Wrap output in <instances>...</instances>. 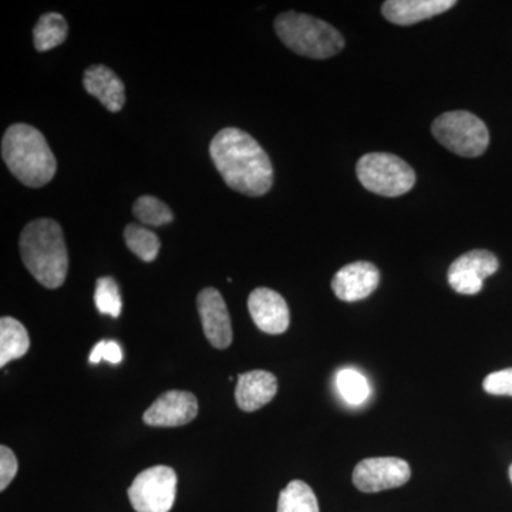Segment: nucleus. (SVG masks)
<instances>
[{"instance_id":"dca6fc26","label":"nucleus","mask_w":512,"mask_h":512,"mask_svg":"<svg viewBox=\"0 0 512 512\" xmlns=\"http://www.w3.org/2000/svg\"><path fill=\"white\" fill-rule=\"evenodd\" d=\"M278 392V379L265 370H252L238 376L235 399L239 409L255 412L274 399Z\"/></svg>"},{"instance_id":"423d86ee","label":"nucleus","mask_w":512,"mask_h":512,"mask_svg":"<svg viewBox=\"0 0 512 512\" xmlns=\"http://www.w3.org/2000/svg\"><path fill=\"white\" fill-rule=\"evenodd\" d=\"M356 174L367 191L387 198L400 197L416 184L413 168L389 153L365 154L357 161Z\"/></svg>"},{"instance_id":"7ed1b4c3","label":"nucleus","mask_w":512,"mask_h":512,"mask_svg":"<svg viewBox=\"0 0 512 512\" xmlns=\"http://www.w3.org/2000/svg\"><path fill=\"white\" fill-rule=\"evenodd\" d=\"M2 158L10 173L30 188L43 187L57 170L55 154L45 136L29 124H13L2 138Z\"/></svg>"},{"instance_id":"ddd939ff","label":"nucleus","mask_w":512,"mask_h":512,"mask_svg":"<svg viewBox=\"0 0 512 512\" xmlns=\"http://www.w3.org/2000/svg\"><path fill=\"white\" fill-rule=\"evenodd\" d=\"M380 284V272L372 262L357 261L343 266L333 276L332 289L343 302H357L372 295Z\"/></svg>"},{"instance_id":"2eb2a0df","label":"nucleus","mask_w":512,"mask_h":512,"mask_svg":"<svg viewBox=\"0 0 512 512\" xmlns=\"http://www.w3.org/2000/svg\"><path fill=\"white\" fill-rule=\"evenodd\" d=\"M456 5V0H387L383 3L382 13L394 25L412 26L441 15Z\"/></svg>"},{"instance_id":"9d476101","label":"nucleus","mask_w":512,"mask_h":512,"mask_svg":"<svg viewBox=\"0 0 512 512\" xmlns=\"http://www.w3.org/2000/svg\"><path fill=\"white\" fill-rule=\"evenodd\" d=\"M198 414V400L190 392H165L148 407L143 420L153 427H180L191 423Z\"/></svg>"},{"instance_id":"20e7f679","label":"nucleus","mask_w":512,"mask_h":512,"mask_svg":"<svg viewBox=\"0 0 512 512\" xmlns=\"http://www.w3.org/2000/svg\"><path fill=\"white\" fill-rule=\"evenodd\" d=\"M275 32L296 55L329 59L345 47V37L329 23L303 13L286 12L275 20Z\"/></svg>"},{"instance_id":"6ab92c4d","label":"nucleus","mask_w":512,"mask_h":512,"mask_svg":"<svg viewBox=\"0 0 512 512\" xmlns=\"http://www.w3.org/2000/svg\"><path fill=\"white\" fill-rule=\"evenodd\" d=\"M276 512H319L318 498L308 484L301 480L291 481L279 494Z\"/></svg>"},{"instance_id":"a878e982","label":"nucleus","mask_w":512,"mask_h":512,"mask_svg":"<svg viewBox=\"0 0 512 512\" xmlns=\"http://www.w3.org/2000/svg\"><path fill=\"white\" fill-rule=\"evenodd\" d=\"M18 458L9 447H0V491H5L18 474Z\"/></svg>"},{"instance_id":"f3484780","label":"nucleus","mask_w":512,"mask_h":512,"mask_svg":"<svg viewBox=\"0 0 512 512\" xmlns=\"http://www.w3.org/2000/svg\"><path fill=\"white\" fill-rule=\"evenodd\" d=\"M29 348L30 338L25 326L10 316L0 319V367L25 356Z\"/></svg>"},{"instance_id":"b1692460","label":"nucleus","mask_w":512,"mask_h":512,"mask_svg":"<svg viewBox=\"0 0 512 512\" xmlns=\"http://www.w3.org/2000/svg\"><path fill=\"white\" fill-rule=\"evenodd\" d=\"M485 392L493 396L512 397V367L511 369L498 370L484 379Z\"/></svg>"},{"instance_id":"6e6552de","label":"nucleus","mask_w":512,"mask_h":512,"mask_svg":"<svg viewBox=\"0 0 512 512\" xmlns=\"http://www.w3.org/2000/svg\"><path fill=\"white\" fill-rule=\"evenodd\" d=\"M412 477L407 461L396 457L366 458L353 470V484L362 493H380L406 484Z\"/></svg>"},{"instance_id":"1a4fd4ad","label":"nucleus","mask_w":512,"mask_h":512,"mask_svg":"<svg viewBox=\"0 0 512 512\" xmlns=\"http://www.w3.org/2000/svg\"><path fill=\"white\" fill-rule=\"evenodd\" d=\"M498 259L493 252L474 249L458 256L448 269V284L461 295H477L484 279L498 271Z\"/></svg>"},{"instance_id":"f257e3e1","label":"nucleus","mask_w":512,"mask_h":512,"mask_svg":"<svg viewBox=\"0 0 512 512\" xmlns=\"http://www.w3.org/2000/svg\"><path fill=\"white\" fill-rule=\"evenodd\" d=\"M210 156L231 190L261 197L274 184V168L268 154L247 131L234 127L218 131L210 144Z\"/></svg>"},{"instance_id":"4468645a","label":"nucleus","mask_w":512,"mask_h":512,"mask_svg":"<svg viewBox=\"0 0 512 512\" xmlns=\"http://www.w3.org/2000/svg\"><path fill=\"white\" fill-rule=\"evenodd\" d=\"M83 86L111 113H117L126 103V87L119 76L103 64H93L84 72Z\"/></svg>"},{"instance_id":"a211bd4d","label":"nucleus","mask_w":512,"mask_h":512,"mask_svg":"<svg viewBox=\"0 0 512 512\" xmlns=\"http://www.w3.org/2000/svg\"><path fill=\"white\" fill-rule=\"evenodd\" d=\"M69 33L66 19L60 13L50 12L37 20L35 29H33V42L36 50L47 52L62 45Z\"/></svg>"},{"instance_id":"393cba45","label":"nucleus","mask_w":512,"mask_h":512,"mask_svg":"<svg viewBox=\"0 0 512 512\" xmlns=\"http://www.w3.org/2000/svg\"><path fill=\"white\" fill-rule=\"evenodd\" d=\"M90 363L97 365L101 360L111 363V365H119L123 360V349L116 340H100L94 346L92 353H90Z\"/></svg>"},{"instance_id":"aec40b11","label":"nucleus","mask_w":512,"mask_h":512,"mask_svg":"<svg viewBox=\"0 0 512 512\" xmlns=\"http://www.w3.org/2000/svg\"><path fill=\"white\" fill-rule=\"evenodd\" d=\"M124 239H126L127 248L141 261H156L161 242L153 231L141 225L130 224L124 229Z\"/></svg>"},{"instance_id":"5701e85b","label":"nucleus","mask_w":512,"mask_h":512,"mask_svg":"<svg viewBox=\"0 0 512 512\" xmlns=\"http://www.w3.org/2000/svg\"><path fill=\"white\" fill-rule=\"evenodd\" d=\"M336 386H338L343 399L350 404H362L369 397V383H367L366 377L356 370H340L336 376Z\"/></svg>"},{"instance_id":"4be33fe9","label":"nucleus","mask_w":512,"mask_h":512,"mask_svg":"<svg viewBox=\"0 0 512 512\" xmlns=\"http://www.w3.org/2000/svg\"><path fill=\"white\" fill-rule=\"evenodd\" d=\"M94 303L101 315L119 318L121 309H123V301H121L119 285L113 278L103 276V278L97 279Z\"/></svg>"},{"instance_id":"f03ea898","label":"nucleus","mask_w":512,"mask_h":512,"mask_svg":"<svg viewBox=\"0 0 512 512\" xmlns=\"http://www.w3.org/2000/svg\"><path fill=\"white\" fill-rule=\"evenodd\" d=\"M23 264L45 288H60L69 271V254L62 227L55 220L42 218L29 222L20 235Z\"/></svg>"},{"instance_id":"9b49d317","label":"nucleus","mask_w":512,"mask_h":512,"mask_svg":"<svg viewBox=\"0 0 512 512\" xmlns=\"http://www.w3.org/2000/svg\"><path fill=\"white\" fill-rule=\"evenodd\" d=\"M198 313L205 336L215 349H227L232 343V325L227 303L215 288H205L198 293Z\"/></svg>"},{"instance_id":"f8f14e48","label":"nucleus","mask_w":512,"mask_h":512,"mask_svg":"<svg viewBox=\"0 0 512 512\" xmlns=\"http://www.w3.org/2000/svg\"><path fill=\"white\" fill-rule=\"evenodd\" d=\"M251 318L262 332L281 335L289 328L291 313L284 296L268 288H258L248 298Z\"/></svg>"},{"instance_id":"0eeeda50","label":"nucleus","mask_w":512,"mask_h":512,"mask_svg":"<svg viewBox=\"0 0 512 512\" xmlns=\"http://www.w3.org/2000/svg\"><path fill=\"white\" fill-rule=\"evenodd\" d=\"M177 484L173 468H147L134 478L128 488V498L137 512H170L177 497Z\"/></svg>"},{"instance_id":"412c9836","label":"nucleus","mask_w":512,"mask_h":512,"mask_svg":"<svg viewBox=\"0 0 512 512\" xmlns=\"http://www.w3.org/2000/svg\"><path fill=\"white\" fill-rule=\"evenodd\" d=\"M134 217L148 227H161L174 221V214L165 202L153 195L138 198L133 207Z\"/></svg>"},{"instance_id":"bb28decb","label":"nucleus","mask_w":512,"mask_h":512,"mask_svg":"<svg viewBox=\"0 0 512 512\" xmlns=\"http://www.w3.org/2000/svg\"><path fill=\"white\" fill-rule=\"evenodd\" d=\"M510 478H511V481H512V464H511V467H510Z\"/></svg>"},{"instance_id":"39448f33","label":"nucleus","mask_w":512,"mask_h":512,"mask_svg":"<svg viewBox=\"0 0 512 512\" xmlns=\"http://www.w3.org/2000/svg\"><path fill=\"white\" fill-rule=\"evenodd\" d=\"M431 131L441 146L460 157L483 156L490 144V133L484 121L466 110L441 114L434 120Z\"/></svg>"}]
</instances>
